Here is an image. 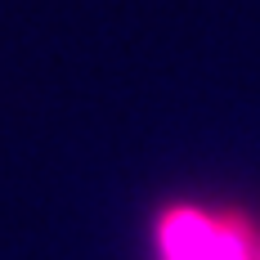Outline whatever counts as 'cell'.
<instances>
[{
	"label": "cell",
	"instance_id": "6da1fadb",
	"mask_svg": "<svg viewBox=\"0 0 260 260\" xmlns=\"http://www.w3.org/2000/svg\"><path fill=\"white\" fill-rule=\"evenodd\" d=\"M215 238V215L198 207H166L157 215V256L161 260H207Z\"/></svg>",
	"mask_w": 260,
	"mask_h": 260
},
{
	"label": "cell",
	"instance_id": "3957f363",
	"mask_svg": "<svg viewBox=\"0 0 260 260\" xmlns=\"http://www.w3.org/2000/svg\"><path fill=\"white\" fill-rule=\"evenodd\" d=\"M256 260H260V247H256Z\"/></svg>",
	"mask_w": 260,
	"mask_h": 260
},
{
	"label": "cell",
	"instance_id": "7a4b0ae2",
	"mask_svg": "<svg viewBox=\"0 0 260 260\" xmlns=\"http://www.w3.org/2000/svg\"><path fill=\"white\" fill-rule=\"evenodd\" d=\"M256 229L242 211H220L215 215V238H211L207 260H256Z\"/></svg>",
	"mask_w": 260,
	"mask_h": 260
}]
</instances>
